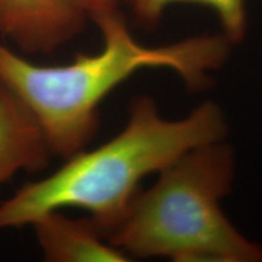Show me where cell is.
Masks as SVG:
<instances>
[{
	"label": "cell",
	"instance_id": "cell-1",
	"mask_svg": "<svg viewBox=\"0 0 262 262\" xmlns=\"http://www.w3.org/2000/svg\"><path fill=\"white\" fill-rule=\"evenodd\" d=\"M94 22L103 37L101 51L78 54L64 64H37L0 41V81L34 118L52 157L64 159L86 148L100 125L101 103L139 71L168 68L188 89L201 90L228 56L224 35L149 48L135 40L118 10Z\"/></svg>",
	"mask_w": 262,
	"mask_h": 262
},
{
	"label": "cell",
	"instance_id": "cell-2",
	"mask_svg": "<svg viewBox=\"0 0 262 262\" xmlns=\"http://www.w3.org/2000/svg\"><path fill=\"white\" fill-rule=\"evenodd\" d=\"M219 104L205 101L182 119H165L153 98L136 97L125 126L94 149L64 158L60 168L25 183L0 202V232L31 226L50 211L81 209L106 237L140 191V183L195 147L225 140Z\"/></svg>",
	"mask_w": 262,
	"mask_h": 262
},
{
	"label": "cell",
	"instance_id": "cell-3",
	"mask_svg": "<svg viewBox=\"0 0 262 262\" xmlns=\"http://www.w3.org/2000/svg\"><path fill=\"white\" fill-rule=\"evenodd\" d=\"M148 189L139 191L108 242L134 257L178 262H258L262 248L224 214L234 155L222 141L195 147L165 166Z\"/></svg>",
	"mask_w": 262,
	"mask_h": 262
},
{
	"label": "cell",
	"instance_id": "cell-4",
	"mask_svg": "<svg viewBox=\"0 0 262 262\" xmlns=\"http://www.w3.org/2000/svg\"><path fill=\"white\" fill-rule=\"evenodd\" d=\"M74 0H0V38L25 54H51L83 31Z\"/></svg>",
	"mask_w": 262,
	"mask_h": 262
},
{
	"label": "cell",
	"instance_id": "cell-5",
	"mask_svg": "<svg viewBox=\"0 0 262 262\" xmlns=\"http://www.w3.org/2000/svg\"><path fill=\"white\" fill-rule=\"evenodd\" d=\"M31 226L45 261L130 260L125 253L108 242L104 232L90 216L73 219L56 210L41 215Z\"/></svg>",
	"mask_w": 262,
	"mask_h": 262
},
{
	"label": "cell",
	"instance_id": "cell-6",
	"mask_svg": "<svg viewBox=\"0 0 262 262\" xmlns=\"http://www.w3.org/2000/svg\"><path fill=\"white\" fill-rule=\"evenodd\" d=\"M51 157L34 118L0 81V188L18 172L47 169Z\"/></svg>",
	"mask_w": 262,
	"mask_h": 262
},
{
	"label": "cell",
	"instance_id": "cell-7",
	"mask_svg": "<svg viewBox=\"0 0 262 262\" xmlns=\"http://www.w3.org/2000/svg\"><path fill=\"white\" fill-rule=\"evenodd\" d=\"M140 24L156 25L164 10L173 3H194L214 10L220 18L224 35L229 42L243 40L247 31L245 0H127Z\"/></svg>",
	"mask_w": 262,
	"mask_h": 262
},
{
	"label": "cell",
	"instance_id": "cell-8",
	"mask_svg": "<svg viewBox=\"0 0 262 262\" xmlns=\"http://www.w3.org/2000/svg\"><path fill=\"white\" fill-rule=\"evenodd\" d=\"M74 3L83 10L88 17L93 19L97 16L118 10V0H74Z\"/></svg>",
	"mask_w": 262,
	"mask_h": 262
}]
</instances>
